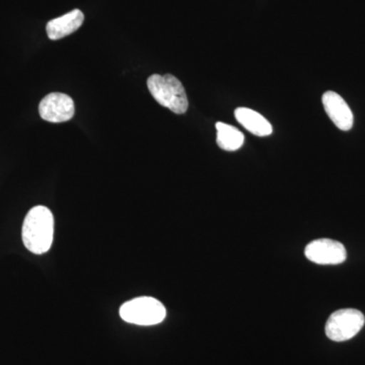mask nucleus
Listing matches in <instances>:
<instances>
[{
	"label": "nucleus",
	"mask_w": 365,
	"mask_h": 365,
	"mask_svg": "<svg viewBox=\"0 0 365 365\" xmlns=\"http://www.w3.org/2000/svg\"><path fill=\"white\" fill-rule=\"evenodd\" d=\"M21 237L26 248L33 254H45L51 249L54 216L49 208L39 205L29 211L24 220Z\"/></svg>",
	"instance_id": "1"
},
{
	"label": "nucleus",
	"mask_w": 365,
	"mask_h": 365,
	"mask_svg": "<svg viewBox=\"0 0 365 365\" xmlns=\"http://www.w3.org/2000/svg\"><path fill=\"white\" fill-rule=\"evenodd\" d=\"M119 314L126 323L153 326L162 323L167 316V311L160 300L150 297H141L122 304Z\"/></svg>",
	"instance_id": "3"
},
{
	"label": "nucleus",
	"mask_w": 365,
	"mask_h": 365,
	"mask_svg": "<svg viewBox=\"0 0 365 365\" xmlns=\"http://www.w3.org/2000/svg\"><path fill=\"white\" fill-rule=\"evenodd\" d=\"M307 260L319 265H339L347 258L343 244L334 240L319 239L309 242L304 250Z\"/></svg>",
	"instance_id": "5"
},
{
	"label": "nucleus",
	"mask_w": 365,
	"mask_h": 365,
	"mask_svg": "<svg viewBox=\"0 0 365 365\" xmlns=\"http://www.w3.org/2000/svg\"><path fill=\"white\" fill-rule=\"evenodd\" d=\"M215 126L217 131L216 143L222 150L235 151L242 148L245 143V136L239 129L222 122H217Z\"/></svg>",
	"instance_id": "10"
},
{
	"label": "nucleus",
	"mask_w": 365,
	"mask_h": 365,
	"mask_svg": "<svg viewBox=\"0 0 365 365\" xmlns=\"http://www.w3.org/2000/svg\"><path fill=\"white\" fill-rule=\"evenodd\" d=\"M74 102L69 96L52 93L46 96L39 105L40 116L51 123H62L74 116Z\"/></svg>",
	"instance_id": "6"
},
{
	"label": "nucleus",
	"mask_w": 365,
	"mask_h": 365,
	"mask_svg": "<svg viewBox=\"0 0 365 365\" xmlns=\"http://www.w3.org/2000/svg\"><path fill=\"white\" fill-rule=\"evenodd\" d=\"M85 16L79 9H73L71 13L48 21L46 32L50 40H60L71 35L83 26Z\"/></svg>",
	"instance_id": "8"
},
{
	"label": "nucleus",
	"mask_w": 365,
	"mask_h": 365,
	"mask_svg": "<svg viewBox=\"0 0 365 365\" xmlns=\"http://www.w3.org/2000/svg\"><path fill=\"white\" fill-rule=\"evenodd\" d=\"M365 317L355 309H343L331 314L326 324V335L335 342L352 339L364 328Z\"/></svg>",
	"instance_id": "4"
},
{
	"label": "nucleus",
	"mask_w": 365,
	"mask_h": 365,
	"mask_svg": "<svg viewBox=\"0 0 365 365\" xmlns=\"http://www.w3.org/2000/svg\"><path fill=\"white\" fill-rule=\"evenodd\" d=\"M235 116L239 123L254 135L264 137L272 133V126L268 120L253 110L248 108H237L235 111Z\"/></svg>",
	"instance_id": "9"
},
{
	"label": "nucleus",
	"mask_w": 365,
	"mask_h": 365,
	"mask_svg": "<svg viewBox=\"0 0 365 365\" xmlns=\"http://www.w3.org/2000/svg\"><path fill=\"white\" fill-rule=\"evenodd\" d=\"M153 98L175 114H184L189 108L188 98L181 81L172 74H153L148 81Z\"/></svg>",
	"instance_id": "2"
},
{
	"label": "nucleus",
	"mask_w": 365,
	"mask_h": 365,
	"mask_svg": "<svg viewBox=\"0 0 365 365\" xmlns=\"http://www.w3.org/2000/svg\"><path fill=\"white\" fill-rule=\"evenodd\" d=\"M322 101L329 118L340 130L348 131L352 128L354 118L344 98L335 91H329L324 93Z\"/></svg>",
	"instance_id": "7"
}]
</instances>
